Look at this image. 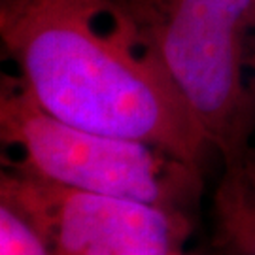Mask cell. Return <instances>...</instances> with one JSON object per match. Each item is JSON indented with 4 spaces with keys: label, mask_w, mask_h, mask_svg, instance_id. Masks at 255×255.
Listing matches in <instances>:
<instances>
[{
    "label": "cell",
    "mask_w": 255,
    "mask_h": 255,
    "mask_svg": "<svg viewBox=\"0 0 255 255\" xmlns=\"http://www.w3.org/2000/svg\"><path fill=\"white\" fill-rule=\"evenodd\" d=\"M0 38L53 118L202 166L208 136L119 0H0Z\"/></svg>",
    "instance_id": "6da1fadb"
},
{
    "label": "cell",
    "mask_w": 255,
    "mask_h": 255,
    "mask_svg": "<svg viewBox=\"0 0 255 255\" xmlns=\"http://www.w3.org/2000/svg\"><path fill=\"white\" fill-rule=\"evenodd\" d=\"M250 68L255 76V0H254V25H252V44H250Z\"/></svg>",
    "instance_id": "ba28073f"
},
{
    "label": "cell",
    "mask_w": 255,
    "mask_h": 255,
    "mask_svg": "<svg viewBox=\"0 0 255 255\" xmlns=\"http://www.w3.org/2000/svg\"><path fill=\"white\" fill-rule=\"evenodd\" d=\"M221 182H225L252 210H255V144L252 142L238 163L225 166Z\"/></svg>",
    "instance_id": "52a82bcc"
},
{
    "label": "cell",
    "mask_w": 255,
    "mask_h": 255,
    "mask_svg": "<svg viewBox=\"0 0 255 255\" xmlns=\"http://www.w3.org/2000/svg\"><path fill=\"white\" fill-rule=\"evenodd\" d=\"M0 255H49L30 223L4 202H0Z\"/></svg>",
    "instance_id": "8992f818"
},
{
    "label": "cell",
    "mask_w": 255,
    "mask_h": 255,
    "mask_svg": "<svg viewBox=\"0 0 255 255\" xmlns=\"http://www.w3.org/2000/svg\"><path fill=\"white\" fill-rule=\"evenodd\" d=\"M0 140L6 168L80 191L189 212L202 189L201 166L149 142L64 123L15 74H2Z\"/></svg>",
    "instance_id": "3957f363"
},
{
    "label": "cell",
    "mask_w": 255,
    "mask_h": 255,
    "mask_svg": "<svg viewBox=\"0 0 255 255\" xmlns=\"http://www.w3.org/2000/svg\"><path fill=\"white\" fill-rule=\"evenodd\" d=\"M197 118L223 166L255 132L254 0H119Z\"/></svg>",
    "instance_id": "7a4b0ae2"
},
{
    "label": "cell",
    "mask_w": 255,
    "mask_h": 255,
    "mask_svg": "<svg viewBox=\"0 0 255 255\" xmlns=\"http://www.w3.org/2000/svg\"><path fill=\"white\" fill-rule=\"evenodd\" d=\"M176 255H183V254H176Z\"/></svg>",
    "instance_id": "9c48e42d"
},
{
    "label": "cell",
    "mask_w": 255,
    "mask_h": 255,
    "mask_svg": "<svg viewBox=\"0 0 255 255\" xmlns=\"http://www.w3.org/2000/svg\"><path fill=\"white\" fill-rule=\"evenodd\" d=\"M218 244L229 255H255V210L238 197L225 182L214 195Z\"/></svg>",
    "instance_id": "5b68a950"
},
{
    "label": "cell",
    "mask_w": 255,
    "mask_h": 255,
    "mask_svg": "<svg viewBox=\"0 0 255 255\" xmlns=\"http://www.w3.org/2000/svg\"><path fill=\"white\" fill-rule=\"evenodd\" d=\"M0 202L27 219L49 255H176L193 231L189 212L80 191L6 166Z\"/></svg>",
    "instance_id": "277c9868"
}]
</instances>
